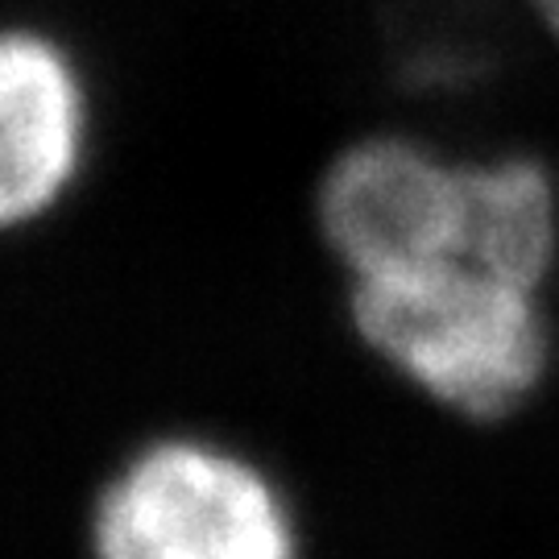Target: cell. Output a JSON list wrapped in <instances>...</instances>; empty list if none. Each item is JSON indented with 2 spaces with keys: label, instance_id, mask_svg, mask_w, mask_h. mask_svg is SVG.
<instances>
[{
  "label": "cell",
  "instance_id": "obj_1",
  "mask_svg": "<svg viewBox=\"0 0 559 559\" xmlns=\"http://www.w3.org/2000/svg\"><path fill=\"white\" fill-rule=\"evenodd\" d=\"M348 311L394 373L473 423L506 419L551 365L539 290L456 258L353 278Z\"/></svg>",
  "mask_w": 559,
  "mask_h": 559
},
{
  "label": "cell",
  "instance_id": "obj_2",
  "mask_svg": "<svg viewBox=\"0 0 559 559\" xmlns=\"http://www.w3.org/2000/svg\"><path fill=\"white\" fill-rule=\"evenodd\" d=\"M92 559H299V514L274 473L207 436H158L87 510Z\"/></svg>",
  "mask_w": 559,
  "mask_h": 559
},
{
  "label": "cell",
  "instance_id": "obj_3",
  "mask_svg": "<svg viewBox=\"0 0 559 559\" xmlns=\"http://www.w3.org/2000/svg\"><path fill=\"white\" fill-rule=\"evenodd\" d=\"M316 221L348 278L460 261L464 170L406 133H369L323 170Z\"/></svg>",
  "mask_w": 559,
  "mask_h": 559
},
{
  "label": "cell",
  "instance_id": "obj_4",
  "mask_svg": "<svg viewBox=\"0 0 559 559\" xmlns=\"http://www.w3.org/2000/svg\"><path fill=\"white\" fill-rule=\"evenodd\" d=\"M87 96L71 55L41 29H0V228L38 221L71 191Z\"/></svg>",
  "mask_w": 559,
  "mask_h": 559
},
{
  "label": "cell",
  "instance_id": "obj_5",
  "mask_svg": "<svg viewBox=\"0 0 559 559\" xmlns=\"http://www.w3.org/2000/svg\"><path fill=\"white\" fill-rule=\"evenodd\" d=\"M531 4H535V13L543 17V25L559 38V0H531Z\"/></svg>",
  "mask_w": 559,
  "mask_h": 559
},
{
  "label": "cell",
  "instance_id": "obj_6",
  "mask_svg": "<svg viewBox=\"0 0 559 559\" xmlns=\"http://www.w3.org/2000/svg\"><path fill=\"white\" fill-rule=\"evenodd\" d=\"M531 34H535V29H531ZM531 34H526V38H531ZM526 38H522V41H526ZM522 41H519V46H522ZM519 46H514V50H519ZM514 50H510V55H514ZM510 55H506V59H510ZM501 67H506V62H501ZM493 80H498V75H493ZM489 92H493V83H489ZM485 104H489V96H485ZM480 117H485V108H480ZM477 158H480V124H477ZM480 162H485V158H480Z\"/></svg>",
  "mask_w": 559,
  "mask_h": 559
}]
</instances>
